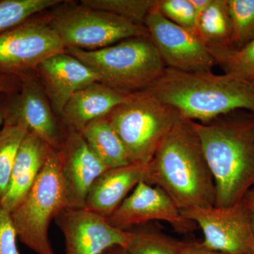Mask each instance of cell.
Wrapping results in <instances>:
<instances>
[{"mask_svg": "<svg viewBox=\"0 0 254 254\" xmlns=\"http://www.w3.org/2000/svg\"><path fill=\"white\" fill-rule=\"evenodd\" d=\"M190 122L213 175L215 206L239 203L254 187V113L237 110L208 123Z\"/></svg>", "mask_w": 254, "mask_h": 254, "instance_id": "6da1fadb", "label": "cell"}, {"mask_svg": "<svg viewBox=\"0 0 254 254\" xmlns=\"http://www.w3.org/2000/svg\"><path fill=\"white\" fill-rule=\"evenodd\" d=\"M145 182L164 190L180 210L215 206L213 175L190 121L180 118L164 138Z\"/></svg>", "mask_w": 254, "mask_h": 254, "instance_id": "7a4b0ae2", "label": "cell"}, {"mask_svg": "<svg viewBox=\"0 0 254 254\" xmlns=\"http://www.w3.org/2000/svg\"><path fill=\"white\" fill-rule=\"evenodd\" d=\"M146 90L187 121L208 123L237 110L254 113L251 82L225 73L186 72L166 67Z\"/></svg>", "mask_w": 254, "mask_h": 254, "instance_id": "3957f363", "label": "cell"}, {"mask_svg": "<svg viewBox=\"0 0 254 254\" xmlns=\"http://www.w3.org/2000/svg\"><path fill=\"white\" fill-rule=\"evenodd\" d=\"M91 68L100 82L123 93L144 91L166 68L149 37H134L94 51L66 48Z\"/></svg>", "mask_w": 254, "mask_h": 254, "instance_id": "277c9868", "label": "cell"}, {"mask_svg": "<svg viewBox=\"0 0 254 254\" xmlns=\"http://www.w3.org/2000/svg\"><path fill=\"white\" fill-rule=\"evenodd\" d=\"M107 118L123 142L129 163L147 165L181 118L144 90L130 93Z\"/></svg>", "mask_w": 254, "mask_h": 254, "instance_id": "5b68a950", "label": "cell"}, {"mask_svg": "<svg viewBox=\"0 0 254 254\" xmlns=\"http://www.w3.org/2000/svg\"><path fill=\"white\" fill-rule=\"evenodd\" d=\"M67 207L61 153L53 148L26 198L10 214L18 240L37 254H55L50 226Z\"/></svg>", "mask_w": 254, "mask_h": 254, "instance_id": "8992f818", "label": "cell"}, {"mask_svg": "<svg viewBox=\"0 0 254 254\" xmlns=\"http://www.w3.org/2000/svg\"><path fill=\"white\" fill-rule=\"evenodd\" d=\"M53 8L48 23L65 49L94 51L128 38L149 37L144 25L74 1H63Z\"/></svg>", "mask_w": 254, "mask_h": 254, "instance_id": "52a82bcc", "label": "cell"}, {"mask_svg": "<svg viewBox=\"0 0 254 254\" xmlns=\"http://www.w3.org/2000/svg\"><path fill=\"white\" fill-rule=\"evenodd\" d=\"M64 52L48 16L43 20L33 16L0 33V72L22 78L36 72L48 58Z\"/></svg>", "mask_w": 254, "mask_h": 254, "instance_id": "ba28073f", "label": "cell"}, {"mask_svg": "<svg viewBox=\"0 0 254 254\" xmlns=\"http://www.w3.org/2000/svg\"><path fill=\"white\" fill-rule=\"evenodd\" d=\"M180 212L199 225L204 235L200 244L205 248L229 254H254L250 213L242 200L228 207L190 208Z\"/></svg>", "mask_w": 254, "mask_h": 254, "instance_id": "9c48e42d", "label": "cell"}, {"mask_svg": "<svg viewBox=\"0 0 254 254\" xmlns=\"http://www.w3.org/2000/svg\"><path fill=\"white\" fill-rule=\"evenodd\" d=\"M156 4L143 24L165 66L186 72L211 71L216 63L199 37L164 17Z\"/></svg>", "mask_w": 254, "mask_h": 254, "instance_id": "30bf717a", "label": "cell"}, {"mask_svg": "<svg viewBox=\"0 0 254 254\" xmlns=\"http://www.w3.org/2000/svg\"><path fill=\"white\" fill-rule=\"evenodd\" d=\"M19 91L5 95L0 105L3 125L23 124L51 148L60 150L64 136L58 116L36 72L23 76Z\"/></svg>", "mask_w": 254, "mask_h": 254, "instance_id": "8fae6325", "label": "cell"}, {"mask_svg": "<svg viewBox=\"0 0 254 254\" xmlns=\"http://www.w3.org/2000/svg\"><path fill=\"white\" fill-rule=\"evenodd\" d=\"M55 222L64 237L66 254H102L115 246L127 249L133 237L131 230L116 228L86 208L67 207Z\"/></svg>", "mask_w": 254, "mask_h": 254, "instance_id": "7c38bea8", "label": "cell"}, {"mask_svg": "<svg viewBox=\"0 0 254 254\" xmlns=\"http://www.w3.org/2000/svg\"><path fill=\"white\" fill-rule=\"evenodd\" d=\"M107 219L113 226L125 231L150 221L160 220L170 223L179 233H187L193 230L195 224L182 215L164 190L144 181L138 183Z\"/></svg>", "mask_w": 254, "mask_h": 254, "instance_id": "4fadbf2b", "label": "cell"}, {"mask_svg": "<svg viewBox=\"0 0 254 254\" xmlns=\"http://www.w3.org/2000/svg\"><path fill=\"white\" fill-rule=\"evenodd\" d=\"M60 153L68 207L85 208L88 190L95 180L108 170L93 153L81 132L64 126Z\"/></svg>", "mask_w": 254, "mask_h": 254, "instance_id": "5bb4252c", "label": "cell"}, {"mask_svg": "<svg viewBox=\"0 0 254 254\" xmlns=\"http://www.w3.org/2000/svg\"><path fill=\"white\" fill-rule=\"evenodd\" d=\"M36 73L52 108L60 118L76 92L100 81L99 76L91 68L66 51L43 62Z\"/></svg>", "mask_w": 254, "mask_h": 254, "instance_id": "9a60e30c", "label": "cell"}, {"mask_svg": "<svg viewBox=\"0 0 254 254\" xmlns=\"http://www.w3.org/2000/svg\"><path fill=\"white\" fill-rule=\"evenodd\" d=\"M147 165L130 163L105 170L89 189L85 208L109 218L138 184L145 182Z\"/></svg>", "mask_w": 254, "mask_h": 254, "instance_id": "2e32d148", "label": "cell"}, {"mask_svg": "<svg viewBox=\"0 0 254 254\" xmlns=\"http://www.w3.org/2000/svg\"><path fill=\"white\" fill-rule=\"evenodd\" d=\"M53 148L28 131L18 149L11 181L0 208L11 214L24 200L41 173Z\"/></svg>", "mask_w": 254, "mask_h": 254, "instance_id": "e0dca14e", "label": "cell"}, {"mask_svg": "<svg viewBox=\"0 0 254 254\" xmlns=\"http://www.w3.org/2000/svg\"><path fill=\"white\" fill-rule=\"evenodd\" d=\"M129 94L100 81L91 83L68 100L62 114L63 125L81 132L91 122L108 116Z\"/></svg>", "mask_w": 254, "mask_h": 254, "instance_id": "ac0fdd59", "label": "cell"}, {"mask_svg": "<svg viewBox=\"0 0 254 254\" xmlns=\"http://www.w3.org/2000/svg\"><path fill=\"white\" fill-rule=\"evenodd\" d=\"M81 133L93 153L107 169L130 164L123 142L107 117L91 122Z\"/></svg>", "mask_w": 254, "mask_h": 254, "instance_id": "d6986e66", "label": "cell"}, {"mask_svg": "<svg viewBox=\"0 0 254 254\" xmlns=\"http://www.w3.org/2000/svg\"><path fill=\"white\" fill-rule=\"evenodd\" d=\"M195 33L208 49L232 47V22L227 0H212L197 18Z\"/></svg>", "mask_w": 254, "mask_h": 254, "instance_id": "ffe728a7", "label": "cell"}, {"mask_svg": "<svg viewBox=\"0 0 254 254\" xmlns=\"http://www.w3.org/2000/svg\"><path fill=\"white\" fill-rule=\"evenodd\" d=\"M28 131L23 124L3 125L0 129V203L9 188L18 149Z\"/></svg>", "mask_w": 254, "mask_h": 254, "instance_id": "44dd1931", "label": "cell"}, {"mask_svg": "<svg viewBox=\"0 0 254 254\" xmlns=\"http://www.w3.org/2000/svg\"><path fill=\"white\" fill-rule=\"evenodd\" d=\"M224 73L251 82L254 79V39L240 49L232 47L209 49Z\"/></svg>", "mask_w": 254, "mask_h": 254, "instance_id": "7402d4cb", "label": "cell"}, {"mask_svg": "<svg viewBox=\"0 0 254 254\" xmlns=\"http://www.w3.org/2000/svg\"><path fill=\"white\" fill-rule=\"evenodd\" d=\"M133 237L126 250L128 254H180L183 242L162 232L143 228L131 229Z\"/></svg>", "mask_w": 254, "mask_h": 254, "instance_id": "603a6c76", "label": "cell"}, {"mask_svg": "<svg viewBox=\"0 0 254 254\" xmlns=\"http://www.w3.org/2000/svg\"><path fill=\"white\" fill-rule=\"evenodd\" d=\"M61 0H2L0 1V33L15 27L35 15L51 9Z\"/></svg>", "mask_w": 254, "mask_h": 254, "instance_id": "cb8c5ba5", "label": "cell"}, {"mask_svg": "<svg viewBox=\"0 0 254 254\" xmlns=\"http://www.w3.org/2000/svg\"><path fill=\"white\" fill-rule=\"evenodd\" d=\"M232 22V48L240 49L254 39V0H227Z\"/></svg>", "mask_w": 254, "mask_h": 254, "instance_id": "d4e9b609", "label": "cell"}, {"mask_svg": "<svg viewBox=\"0 0 254 254\" xmlns=\"http://www.w3.org/2000/svg\"><path fill=\"white\" fill-rule=\"evenodd\" d=\"M158 0H81V4L144 25L145 18Z\"/></svg>", "mask_w": 254, "mask_h": 254, "instance_id": "484cf974", "label": "cell"}, {"mask_svg": "<svg viewBox=\"0 0 254 254\" xmlns=\"http://www.w3.org/2000/svg\"><path fill=\"white\" fill-rule=\"evenodd\" d=\"M156 7L167 19L195 33L197 16L190 0H158Z\"/></svg>", "mask_w": 254, "mask_h": 254, "instance_id": "4316f807", "label": "cell"}, {"mask_svg": "<svg viewBox=\"0 0 254 254\" xmlns=\"http://www.w3.org/2000/svg\"><path fill=\"white\" fill-rule=\"evenodd\" d=\"M17 238L11 215L0 208V254H19Z\"/></svg>", "mask_w": 254, "mask_h": 254, "instance_id": "83f0119b", "label": "cell"}, {"mask_svg": "<svg viewBox=\"0 0 254 254\" xmlns=\"http://www.w3.org/2000/svg\"><path fill=\"white\" fill-rule=\"evenodd\" d=\"M22 85V78L15 75L0 72V94L9 95L19 91ZM3 124L0 115V126Z\"/></svg>", "mask_w": 254, "mask_h": 254, "instance_id": "f1b7e54d", "label": "cell"}, {"mask_svg": "<svg viewBox=\"0 0 254 254\" xmlns=\"http://www.w3.org/2000/svg\"><path fill=\"white\" fill-rule=\"evenodd\" d=\"M180 254H229L224 252L208 250L203 246L200 245L199 242H193V243H186L183 242Z\"/></svg>", "mask_w": 254, "mask_h": 254, "instance_id": "f546056e", "label": "cell"}, {"mask_svg": "<svg viewBox=\"0 0 254 254\" xmlns=\"http://www.w3.org/2000/svg\"><path fill=\"white\" fill-rule=\"evenodd\" d=\"M242 201L245 203L250 213L251 223L254 235V187L247 192Z\"/></svg>", "mask_w": 254, "mask_h": 254, "instance_id": "4dcf8cb0", "label": "cell"}, {"mask_svg": "<svg viewBox=\"0 0 254 254\" xmlns=\"http://www.w3.org/2000/svg\"><path fill=\"white\" fill-rule=\"evenodd\" d=\"M190 1L194 7L197 18H198V16L208 8L212 0H190Z\"/></svg>", "mask_w": 254, "mask_h": 254, "instance_id": "1f68e13d", "label": "cell"}, {"mask_svg": "<svg viewBox=\"0 0 254 254\" xmlns=\"http://www.w3.org/2000/svg\"><path fill=\"white\" fill-rule=\"evenodd\" d=\"M102 254H128L126 249L124 248L123 247L120 246H115V247H111L108 249V250L105 251Z\"/></svg>", "mask_w": 254, "mask_h": 254, "instance_id": "d6a6232c", "label": "cell"}, {"mask_svg": "<svg viewBox=\"0 0 254 254\" xmlns=\"http://www.w3.org/2000/svg\"><path fill=\"white\" fill-rule=\"evenodd\" d=\"M251 83H252V86H253L254 88V79L253 80V81H251Z\"/></svg>", "mask_w": 254, "mask_h": 254, "instance_id": "836d02e7", "label": "cell"}]
</instances>
